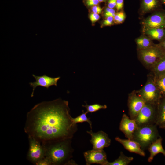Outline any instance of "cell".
Segmentation results:
<instances>
[{
  "label": "cell",
  "mask_w": 165,
  "mask_h": 165,
  "mask_svg": "<svg viewBox=\"0 0 165 165\" xmlns=\"http://www.w3.org/2000/svg\"><path fill=\"white\" fill-rule=\"evenodd\" d=\"M72 118L68 101L59 98L43 101L27 113L24 130L41 143L72 138L78 130Z\"/></svg>",
  "instance_id": "1"
},
{
  "label": "cell",
  "mask_w": 165,
  "mask_h": 165,
  "mask_svg": "<svg viewBox=\"0 0 165 165\" xmlns=\"http://www.w3.org/2000/svg\"><path fill=\"white\" fill-rule=\"evenodd\" d=\"M72 138L42 143L45 151V157L51 165H77L72 158L74 149Z\"/></svg>",
  "instance_id": "2"
},
{
  "label": "cell",
  "mask_w": 165,
  "mask_h": 165,
  "mask_svg": "<svg viewBox=\"0 0 165 165\" xmlns=\"http://www.w3.org/2000/svg\"><path fill=\"white\" fill-rule=\"evenodd\" d=\"M156 124L138 127L133 135L132 139L138 143L143 150L160 136Z\"/></svg>",
  "instance_id": "3"
},
{
  "label": "cell",
  "mask_w": 165,
  "mask_h": 165,
  "mask_svg": "<svg viewBox=\"0 0 165 165\" xmlns=\"http://www.w3.org/2000/svg\"><path fill=\"white\" fill-rule=\"evenodd\" d=\"M157 105L146 103L134 119L138 127L156 124Z\"/></svg>",
  "instance_id": "4"
},
{
  "label": "cell",
  "mask_w": 165,
  "mask_h": 165,
  "mask_svg": "<svg viewBox=\"0 0 165 165\" xmlns=\"http://www.w3.org/2000/svg\"><path fill=\"white\" fill-rule=\"evenodd\" d=\"M139 56L145 64L152 67L165 57V53L160 46H151L140 50Z\"/></svg>",
  "instance_id": "5"
},
{
  "label": "cell",
  "mask_w": 165,
  "mask_h": 165,
  "mask_svg": "<svg viewBox=\"0 0 165 165\" xmlns=\"http://www.w3.org/2000/svg\"><path fill=\"white\" fill-rule=\"evenodd\" d=\"M146 103L157 105L162 97V95L154 81L147 82L140 92V95Z\"/></svg>",
  "instance_id": "6"
},
{
  "label": "cell",
  "mask_w": 165,
  "mask_h": 165,
  "mask_svg": "<svg viewBox=\"0 0 165 165\" xmlns=\"http://www.w3.org/2000/svg\"><path fill=\"white\" fill-rule=\"evenodd\" d=\"M29 148L27 154L28 160L35 165L40 160L45 157V151L42 143L35 138L28 136Z\"/></svg>",
  "instance_id": "7"
},
{
  "label": "cell",
  "mask_w": 165,
  "mask_h": 165,
  "mask_svg": "<svg viewBox=\"0 0 165 165\" xmlns=\"http://www.w3.org/2000/svg\"><path fill=\"white\" fill-rule=\"evenodd\" d=\"M86 132L91 136V138L90 141L93 145L92 149L103 150L110 145L111 140L105 132L102 130L94 132L92 129L86 131Z\"/></svg>",
  "instance_id": "8"
},
{
  "label": "cell",
  "mask_w": 165,
  "mask_h": 165,
  "mask_svg": "<svg viewBox=\"0 0 165 165\" xmlns=\"http://www.w3.org/2000/svg\"><path fill=\"white\" fill-rule=\"evenodd\" d=\"M83 155L86 165L93 164L107 165L108 162L106 154L103 149L88 150L84 152Z\"/></svg>",
  "instance_id": "9"
},
{
  "label": "cell",
  "mask_w": 165,
  "mask_h": 165,
  "mask_svg": "<svg viewBox=\"0 0 165 165\" xmlns=\"http://www.w3.org/2000/svg\"><path fill=\"white\" fill-rule=\"evenodd\" d=\"M32 76L35 78V81L33 82H30L29 83L30 86L33 88V91L31 95V97L33 96L34 90L37 87L41 86L48 89L50 87L52 86H57V82L61 78L60 77H52L46 75L41 76H37L33 74Z\"/></svg>",
  "instance_id": "10"
},
{
  "label": "cell",
  "mask_w": 165,
  "mask_h": 165,
  "mask_svg": "<svg viewBox=\"0 0 165 165\" xmlns=\"http://www.w3.org/2000/svg\"><path fill=\"white\" fill-rule=\"evenodd\" d=\"M138 127L135 119H131L124 114L120 122L119 129L127 139L132 140L133 134Z\"/></svg>",
  "instance_id": "11"
},
{
  "label": "cell",
  "mask_w": 165,
  "mask_h": 165,
  "mask_svg": "<svg viewBox=\"0 0 165 165\" xmlns=\"http://www.w3.org/2000/svg\"><path fill=\"white\" fill-rule=\"evenodd\" d=\"M146 102L140 96L131 95L128 101L129 113L130 118L134 119Z\"/></svg>",
  "instance_id": "12"
},
{
  "label": "cell",
  "mask_w": 165,
  "mask_h": 165,
  "mask_svg": "<svg viewBox=\"0 0 165 165\" xmlns=\"http://www.w3.org/2000/svg\"><path fill=\"white\" fill-rule=\"evenodd\" d=\"M143 24L146 29L165 27V16L161 13L153 14L144 20Z\"/></svg>",
  "instance_id": "13"
},
{
  "label": "cell",
  "mask_w": 165,
  "mask_h": 165,
  "mask_svg": "<svg viewBox=\"0 0 165 165\" xmlns=\"http://www.w3.org/2000/svg\"><path fill=\"white\" fill-rule=\"evenodd\" d=\"M115 139L130 152L135 153L142 156H145V153L141 149L140 144L135 141L128 139H122L118 137H116Z\"/></svg>",
  "instance_id": "14"
},
{
  "label": "cell",
  "mask_w": 165,
  "mask_h": 165,
  "mask_svg": "<svg viewBox=\"0 0 165 165\" xmlns=\"http://www.w3.org/2000/svg\"><path fill=\"white\" fill-rule=\"evenodd\" d=\"M162 140L161 137H159L148 147V149L150 153L149 157L148 160L149 162H151L155 156L159 153H161L165 156V150L162 145Z\"/></svg>",
  "instance_id": "15"
},
{
  "label": "cell",
  "mask_w": 165,
  "mask_h": 165,
  "mask_svg": "<svg viewBox=\"0 0 165 165\" xmlns=\"http://www.w3.org/2000/svg\"><path fill=\"white\" fill-rule=\"evenodd\" d=\"M156 124L161 128L165 126V97L162 96L157 105V116Z\"/></svg>",
  "instance_id": "16"
},
{
  "label": "cell",
  "mask_w": 165,
  "mask_h": 165,
  "mask_svg": "<svg viewBox=\"0 0 165 165\" xmlns=\"http://www.w3.org/2000/svg\"><path fill=\"white\" fill-rule=\"evenodd\" d=\"M159 4V0H142L141 9L144 13L149 12L156 8Z\"/></svg>",
  "instance_id": "17"
},
{
  "label": "cell",
  "mask_w": 165,
  "mask_h": 165,
  "mask_svg": "<svg viewBox=\"0 0 165 165\" xmlns=\"http://www.w3.org/2000/svg\"><path fill=\"white\" fill-rule=\"evenodd\" d=\"M133 159V157L127 156L122 152H121L120 155L117 159L112 162H108L107 165H127Z\"/></svg>",
  "instance_id": "18"
},
{
  "label": "cell",
  "mask_w": 165,
  "mask_h": 165,
  "mask_svg": "<svg viewBox=\"0 0 165 165\" xmlns=\"http://www.w3.org/2000/svg\"><path fill=\"white\" fill-rule=\"evenodd\" d=\"M146 33L153 39L160 40L165 35V31L163 28L146 29Z\"/></svg>",
  "instance_id": "19"
},
{
  "label": "cell",
  "mask_w": 165,
  "mask_h": 165,
  "mask_svg": "<svg viewBox=\"0 0 165 165\" xmlns=\"http://www.w3.org/2000/svg\"><path fill=\"white\" fill-rule=\"evenodd\" d=\"M154 81L162 96L165 97V73L156 76Z\"/></svg>",
  "instance_id": "20"
},
{
  "label": "cell",
  "mask_w": 165,
  "mask_h": 165,
  "mask_svg": "<svg viewBox=\"0 0 165 165\" xmlns=\"http://www.w3.org/2000/svg\"><path fill=\"white\" fill-rule=\"evenodd\" d=\"M152 67L156 76L165 73V57Z\"/></svg>",
  "instance_id": "21"
},
{
  "label": "cell",
  "mask_w": 165,
  "mask_h": 165,
  "mask_svg": "<svg viewBox=\"0 0 165 165\" xmlns=\"http://www.w3.org/2000/svg\"><path fill=\"white\" fill-rule=\"evenodd\" d=\"M82 113L79 116L75 118H72L73 122L75 124L78 123H82L84 122H87L89 124L91 129H92V122L90 120V118L87 117L86 115L88 113L87 111L84 112L82 110Z\"/></svg>",
  "instance_id": "22"
},
{
  "label": "cell",
  "mask_w": 165,
  "mask_h": 165,
  "mask_svg": "<svg viewBox=\"0 0 165 165\" xmlns=\"http://www.w3.org/2000/svg\"><path fill=\"white\" fill-rule=\"evenodd\" d=\"M137 44L140 50L145 49L152 46L151 40L147 37H142L137 38L136 40Z\"/></svg>",
  "instance_id": "23"
},
{
  "label": "cell",
  "mask_w": 165,
  "mask_h": 165,
  "mask_svg": "<svg viewBox=\"0 0 165 165\" xmlns=\"http://www.w3.org/2000/svg\"><path fill=\"white\" fill-rule=\"evenodd\" d=\"M85 107L88 112L93 113L101 109H106L107 108L106 105H101L99 104H94L92 105H88L86 102V105H82Z\"/></svg>",
  "instance_id": "24"
},
{
  "label": "cell",
  "mask_w": 165,
  "mask_h": 165,
  "mask_svg": "<svg viewBox=\"0 0 165 165\" xmlns=\"http://www.w3.org/2000/svg\"><path fill=\"white\" fill-rule=\"evenodd\" d=\"M124 13L122 11L117 13L114 17V21L116 24L122 23L125 18Z\"/></svg>",
  "instance_id": "25"
},
{
  "label": "cell",
  "mask_w": 165,
  "mask_h": 165,
  "mask_svg": "<svg viewBox=\"0 0 165 165\" xmlns=\"http://www.w3.org/2000/svg\"><path fill=\"white\" fill-rule=\"evenodd\" d=\"M116 14L115 11L114 9L108 7L106 9L105 16L106 17L109 16H112L114 17Z\"/></svg>",
  "instance_id": "26"
},
{
  "label": "cell",
  "mask_w": 165,
  "mask_h": 165,
  "mask_svg": "<svg viewBox=\"0 0 165 165\" xmlns=\"http://www.w3.org/2000/svg\"><path fill=\"white\" fill-rule=\"evenodd\" d=\"M36 165H51L48 159L46 157L38 161L35 163Z\"/></svg>",
  "instance_id": "27"
},
{
  "label": "cell",
  "mask_w": 165,
  "mask_h": 165,
  "mask_svg": "<svg viewBox=\"0 0 165 165\" xmlns=\"http://www.w3.org/2000/svg\"><path fill=\"white\" fill-rule=\"evenodd\" d=\"M114 21V17L112 16H109L104 21L103 24L104 26H109L112 25Z\"/></svg>",
  "instance_id": "28"
},
{
  "label": "cell",
  "mask_w": 165,
  "mask_h": 165,
  "mask_svg": "<svg viewBox=\"0 0 165 165\" xmlns=\"http://www.w3.org/2000/svg\"><path fill=\"white\" fill-rule=\"evenodd\" d=\"M89 17L90 20L92 23L97 21L100 18V16L98 14L93 13L90 14Z\"/></svg>",
  "instance_id": "29"
},
{
  "label": "cell",
  "mask_w": 165,
  "mask_h": 165,
  "mask_svg": "<svg viewBox=\"0 0 165 165\" xmlns=\"http://www.w3.org/2000/svg\"><path fill=\"white\" fill-rule=\"evenodd\" d=\"M91 10L93 13L98 14H100L101 12L102 9L99 6L97 5L93 6L91 8Z\"/></svg>",
  "instance_id": "30"
},
{
  "label": "cell",
  "mask_w": 165,
  "mask_h": 165,
  "mask_svg": "<svg viewBox=\"0 0 165 165\" xmlns=\"http://www.w3.org/2000/svg\"><path fill=\"white\" fill-rule=\"evenodd\" d=\"M99 2L98 0H88L86 4L88 6H91L97 5Z\"/></svg>",
  "instance_id": "31"
},
{
  "label": "cell",
  "mask_w": 165,
  "mask_h": 165,
  "mask_svg": "<svg viewBox=\"0 0 165 165\" xmlns=\"http://www.w3.org/2000/svg\"><path fill=\"white\" fill-rule=\"evenodd\" d=\"M117 0H108V7L111 9H113L116 7Z\"/></svg>",
  "instance_id": "32"
},
{
  "label": "cell",
  "mask_w": 165,
  "mask_h": 165,
  "mask_svg": "<svg viewBox=\"0 0 165 165\" xmlns=\"http://www.w3.org/2000/svg\"><path fill=\"white\" fill-rule=\"evenodd\" d=\"M123 0H117L116 7L117 10L121 9L123 6Z\"/></svg>",
  "instance_id": "33"
},
{
  "label": "cell",
  "mask_w": 165,
  "mask_h": 165,
  "mask_svg": "<svg viewBox=\"0 0 165 165\" xmlns=\"http://www.w3.org/2000/svg\"><path fill=\"white\" fill-rule=\"evenodd\" d=\"M160 47L161 48L165 53V40L162 43Z\"/></svg>",
  "instance_id": "34"
},
{
  "label": "cell",
  "mask_w": 165,
  "mask_h": 165,
  "mask_svg": "<svg viewBox=\"0 0 165 165\" xmlns=\"http://www.w3.org/2000/svg\"><path fill=\"white\" fill-rule=\"evenodd\" d=\"M98 1H99V2H105V0H98Z\"/></svg>",
  "instance_id": "35"
},
{
  "label": "cell",
  "mask_w": 165,
  "mask_h": 165,
  "mask_svg": "<svg viewBox=\"0 0 165 165\" xmlns=\"http://www.w3.org/2000/svg\"><path fill=\"white\" fill-rule=\"evenodd\" d=\"M163 0V1L165 3V0Z\"/></svg>",
  "instance_id": "36"
},
{
  "label": "cell",
  "mask_w": 165,
  "mask_h": 165,
  "mask_svg": "<svg viewBox=\"0 0 165 165\" xmlns=\"http://www.w3.org/2000/svg\"><path fill=\"white\" fill-rule=\"evenodd\" d=\"M165 128V127H164L163 128V129H164Z\"/></svg>",
  "instance_id": "37"
},
{
  "label": "cell",
  "mask_w": 165,
  "mask_h": 165,
  "mask_svg": "<svg viewBox=\"0 0 165 165\" xmlns=\"http://www.w3.org/2000/svg\"><path fill=\"white\" fill-rule=\"evenodd\" d=\"M164 129H165V128Z\"/></svg>",
  "instance_id": "38"
}]
</instances>
